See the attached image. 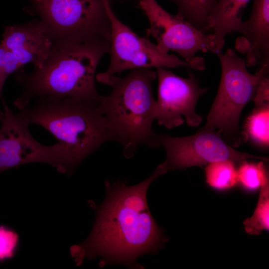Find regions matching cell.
Returning <instances> with one entry per match:
<instances>
[{
	"mask_svg": "<svg viewBox=\"0 0 269 269\" xmlns=\"http://www.w3.org/2000/svg\"><path fill=\"white\" fill-rule=\"evenodd\" d=\"M162 174L158 165L149 177L135 185L106 181V198L102 204L94 206L96 218L90 235L70 248L77 266L85 258L99 257L100 267L117 263L142 268L137 259L155 254L166 240L151 214L146 198L149 185Z\"/></svg>",
	"mask_w": 269,
	"mask_h": 269,
	"instance_id": "1",
	"label": "cell"
},
{
	"mask_svg": "<svg viewBox=\"0 0 269 269\" xmlns=\"http://www.w3.org/2000/svg\"><path fill=\"white\" fill-rule=\"evenodd\" d=\"M109 51V47L98 44L54 42L40 68L30 73L22 68L15 72V80L22 90L14 105L23 109L39 96L100 100L95 72L100 60Z\"/></svg>",
	"mask_w": 269,
	"mask_h": 269,
	"instance_id": "2",
	"label": "cell"
},
{
	"mask_svg": "<svg viewBox=\"0 0 269 269\" xmlns=\"http://www.w3.org/2000/svg\"><path fill=\"white\" fill-rule=\"evenodd\" d=\"M101 100L39 96L17 113L65 145L78 166L105 142L118 141L100 107Z\"/></svg>",
	"mask_w": 269,
	"mask_h": 269,
	"instance_id": "3",
	"label": "cell"
},
{
	"mask_svg": "<svg viewBox=\"0 0 269 269\" xmlns=\"http://www.w3.org/2000/svg\"><path fill=\"white\" fill-rule=\"evenodd\" d=\"M156 77L152 68H136L123 78L113 75L105 83L112 90L102 96L100 107L127 158L132 157L141 145H160L152 130L155 100L152 84Z\"/></svg>",
	"mask_w": 269,
	"mask_h": 269,
	"instance_id": "4",
	"label": "cell"
},
{
	"mask_svg": "<svg viewBox=\"0 0 269 269\" xmlns=\"http://www.w3.org/2000/svg\"><path fill=\"white\" fill-rule=\"evenodd\" d=\"M217 55L221 65V80L207 122L201 130L216 131L228 144L237 147L249 138L239 126L241 113L254 98L260 81L269 72V65H262L255 74H251L245 60L234 49L228 48L224 53L220 51Z\"/></svg>",
	"mask_w": 269,
	"mask_h": 269,
	"instance_id": "5",
	"label": "cell"
},
{
	"mask_svg": "<svg viewBox=\"0 0 269 269\" xmlns=\"http://www.w3.org/2000/svg\"><path fill=\"white\" fill-rule=\"evenodd\" d=\"M24 10L43 24L53 43L110 47L111 24L103 0H28Z\"/></svg>",
	"mask_w": 269,
	"mask_h": 269,
	"instance_id": "6",
	"label": "cell"
},
{
	"mask_svg": "<svg viewBox=\"0 0 269 269\" xmlns=\"http://www.w3.org/2000/svg\"><path fill=\"white\" fill-rule=\"evenodd\" d=\"M111 24L110 62L107 70L96 75V80L105 84L116 73L136 68H173L185 67L197 70L205 69L204 59L195 56L190 62L177 56L161 52L156 45L138 36L122 23L114 14L109 0H103Z\"/></svg>",
	"mask_w": 269,
	"mask_h": 269,
	"instance_id": "7",
	"label": "cell"
},
{
	"mask_svg": "<svg viewBox=\"0 0 269 269\" xmlns=\"http://www.w3.org/2000/svg\"><path fill=\"white\" fill-rule=\"evenodd\" d=\"M3 115L0 129V174L24 164L43 162L61 173L70 175L77 167L64 144L47 146L37 141L30 134L27 121L2 100Z\"/></svg>",
	"mask_w": 269,
	"mask_h": 269,
	"instance_id": "8",
	"label": "cell"
},
{
	"mask_svg": "<svg viewBox=\"0 0 269 269\" xmlns=\"http://www.w3.org/2000/svg\"><path fill=\"white\" fill-rule=\"evenodd\" d=\"M137 1L149 20L146 35L155 39L161 52H176L190 62L198 51L217 53L221 51L214 33L202 32L178 15L167 12L156 0Z\"/></svg>",
	"mask_w": 269,
	"mask_h": 269,
	"instance_id": "9",
	"label": "cell"
},
{
	"mask_svg": "<svg viewBox=\"0 0 269 269\" xmlns=\"http://www.w3.org/2000/svg\"><path fill=\"white\" fill-rule=\"evenodd\" d=\"M156 138L166 152L165 160L159 164L164 173L221 160H229L240 164L249 158L269 160L266 157L236 150L216 131L200 130L194 134L184 137L157 134Z\"/></svg>",
	"mask_w": 269,
	"mask_h": 269,
	"instance_id": "10",
	"label": "cell"
},
{
	"mask_svg": "<svg viewBox=\"0 0 269 269\" xmlns=\"http://www.w3.org/2000/svg\"><path fill=\"white\" fill-rule=\"evenodd\" d=\"M156 72L158 85L155 120L158 124L171 129L184 123L183 116L189 126H198L202 117L196 113V104L208 89L200 86L191 71L187 78L161 67L157 68Z\"/></svg>",
	"mask_w": 269,
	"mask_h": 269,
	"instance_id": "11",
	"label": "cell"
},
{
	"mask_svg": "<svg viewBox=\"0 0 269 269\" xmlns=\"http://www.w3.org/2000/svg\"><path fill=\"white\" fill-rule=\"evenodd\" d=\"M53 44L48 32L38 19L4 27L0 44L10 51L21 66L32 63L40 68Z\"/></svg>",
	"mask_w": 269,
	"mask_h": 269,
	"instance_id": "12",
	"label": "cell"
},
{
	"mask_svg": "<svg viewBox=\"0 0 269 269\" xmlns=\"http://www.w3.org/2000/svg\"><path fill=\"white\" fill-rule=\"evenodd\" d=\"M236 47L246 54L248 67L257 64L269 65V0H254L249 18L243 22Z\"/></svg>",
	"mask_w": 269,
	"mask_h": 269,
	"instance_id": "13",
	"label": "cell"
},
{
	"mask_svg": "<svg viewBox=\"0 0 269 269\" xmlns=\"http://www.w3.org/2000/svg\"><path fill=\"white\" fill-rule=\"evenodd\" d=\"M251 0H217L208 18V31L211 30L222 49L225 37L234 31L240 32L243 10Z\"/></svg>",
	"mask_w": 269,
	"mask_h": 269,
	"instance_id": "14",
	"label": "cell"
},
{
	"mask_svg": "<svg viewBox=\"0 0 269 269\" xmlns=\"http://www.w3.org/2000/svg\"><path fill=\"white\" fill-rule=\"evenodd\" d=\"M177 7V15L204 33L208 31V18L217 0H171Z\"/></svg>",
	"mask_w": 269,
	"mask_h": 269,
	"instance_id": "15",
	"label": "cell"
},
{
	"mask_svg": "<svg viewBox=\"0 0 269 269\" xmlns=\"http://www.w3.org/2000/svg\"><path fill=\"white\" fill-rule=\"evenodd\" d=\"M205 176L208 185L217 190L230 189L238 182L235 164L229 160L208 164L205 168Z\"/></svg>",
	"mask_w": 269,
	"mask_h": 269,
	"instance_id": "16",
	"label": "cell"
},
{
	"mask_svg": "<svg viewBox=\"0 0 269 269\" xmlns=\"http://www.w3.org/2000/svg\"><path fill=\"white\" fill-rule=\"evenodd\" d=\"M259 200L252 217L243 222L245 231L250 235H260L269 229V182L267 177L261 186Z\"/></svg>",
	"mask_w": 269,
	"mask_h": 269,
	"instance_id": "17",
	"label": "cell"
},
{
	"mask_svg": "<svg viewBox=\"0 0 269 269\" xmlns=\"http://www.w3.org/2000/svg\"><path fill=\"white\" fill-rule=\"evenodd\" d=\"M268 177L264 163L262 161L255 164L245 160L239 164L237 170L238 182L248 191H253L260 188Z\"/></svg>",
	"mask_w": 269,
	"mask_h": 269,
	"instance_id": "18",
	"label": "cell"
},
{
	"mask_svg": "<svg viewBox=\"0 0 269 269\" xmlns=\"http://www.w3.org/2000/svg\"><path fill=\"white\" fill-rule=\"evenodd\" d=\"M269 108L255 110L246 124L248 134L256 142L265 145H268L269 140Z\"/></svg>",
	"mask_w": 269,
	"mask_h": 269,
	"instance_id": "19",
	"label": "cell"
},
{
	"mask_svg": "<svg viewBox=\"0 0 269 269\" xmlns=\"http://www.w3.org/2000/svg\"><path fill=\"white\" fill-rule=\"evenodd\" d=\"M18 240L15 232L7 227L0 226V262L13 257Z\"/></svg>",
	"mask_w": 269,
	"mask_h": 269,
	"instance_id": "20",
	"label": "cell"
},
{
	"mask_svg": "<svg viewBox=\"0 0 269 269\" xmlns=\"http://www.w3.org/2000/svg\"><path fill=\"white\" fill-rule=\"evenodd\" d=\"M21 67L14 55L0 44V97L7 78Z\"/></svg>",
	"mask_w": 269,
	"mask_h": 269,
	"instance_id": "21",
	"label": "cell"
},
{
	"mask_svg": "<svg viewBox=\"0 0 269 269\" xmlns=\"http://www.w3.org/2000/svg\"><path fill=\"white\" fill-rule=\"evenodd\" d=\"M253 99L255 110L269 108V72L265 74L260 81Z\"/></svg>",
	"mask_w": 269,
	"mask_h": 269,
	"instance_id": "22",
	"label": "cell"
},
{
	"mask_svg": "<svg viewBox=\"0 0 269 269\" xmlns=\"http://www.w3.org/2000/svg\"><path fill=\"white\" fill-rule=\"evenodd\" d=\"M2 115H3V112L0 111V121L2 117Z\"/></svg>",
	"mask_w": 269,
	"mask_h": 269,
	"instance_id": "23",
	"label": "cell"
}]
</instances>
